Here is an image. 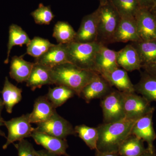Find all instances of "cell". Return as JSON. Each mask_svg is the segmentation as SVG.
Here are the masks:
<instances>
[{
	"label": "cell",
	"mask_w": 156,
	"mask_h": 156,
	"mask_svg": "<svg viewBox=\"0 0 156 156\" xmlns=\"http://www.w3.org/2000/svg\"><path fill=\"white\" fill-rule=\"evenodd\" d=\"M136 121L124 118L113 122L101 124L97 128L98 139L96 150L118 153L120 144L131 134Z\"/></svg>",
	"instance_id": "cell-1"
},
{
	"label": "cell",
	"mask_w": 156,
	"mask_h": 156,
	"mask_svg": "<svg viewBox=\"0 0 156 156\" xmlns=\"http://www.w3.org/2000/svg\"><path fill=\"white\" fill-rule=\"evenodd\" d=\"M97 73H98L80 68L70 62L51 68L53 84L68 87L80 97L84 87Z\"/></svg>",
	"instance_id": "cell-2"
},
{
	"label": "cell",
	"mask_w": 156,
	"mask_h": 156,
	"mask_svg": "<svg viewBox=\"0 0 156 156\" xmlns=\"http://www.w3.org/2000/svg\"><path fill=\"white\" fill-rule=\"evenodd\" d=\"M103 45H104L97 41L92 43L73 41L66 44L69 62L83 69L95 72L96 56Z\"/></svg>",
	"instance_id": "cell-3"
},
{
	"label": "cell",
	"mask_w": 156,
	"mask_h": 156,
	"mask_svg": "<svg viewBox=\"0 0 156 156\" xmlns=\"http://www.w3.org/2000/svg\"><path fill=\"white\" fill-rule=\"evenodd\" d=\"M98 13V35L97 41L105 45L113 43L121 17L111 3L108 1L100 4Z\"/></svg>",
	"instance_id": "cell-4"
},
{
	"label": "cell",
	"mask_w": 156,
	"mask_h": 156,
	"mask_svg": "<svg viewBox=\"0 0 156 156\" xmlns=\"http://www.w3.org/2000/svg\"><path fill=\"white\" fill-rule=\"evenodd\" d=\"M31 124L30 113L5 121L4 124L8 129V135L7 141L3 146V149H6L11 144L31 136L35 131V128L32 127Z\"/></svg>",
	"instance_id": "cell-5"
},
{
	"label": "cell",
	"mask_w": 156,
	"mask_h": 156,
	"mask_svg": "<svg viewBox=\"0 0 156 156\" xmlns=\"http://www.w3.org/2000/svg\"><path fill=\"white\" fill-rule=\"evenodd\" d=\"M100 105L104 123L113 122L125 118L122 93L119 90H112L101 98Z\"/></svg>",
	"instance_id": "cell-6"
},
{
	"label": "cell",
	"mask_w": 156,
	"mask_h": 156,
	"mask_svg": "<svg viewBox=\"0 0 156 156\" xmlns=\"http://www.w3.org/2000/svg\"><path fill=\"white\" fill-rule=\"evenodd\" d=\"M122 93L126 119L136 121L151 112L154 111L151 102L141 95L135 92Z\"/></svg>",
	"instance_id": "cell-7"
},
{
	"label": "cell",
	"mask_w": 156,
	"mask_h": 156,
	"mask_svg": "<svg viewBox=\"0 0 156 156\" xmlns=\"http://www.w3.org/2000/svg\"><path fill=\"white\" fill-rule=\"evenodd\" d=\"M37 125L35 131L57 138L66 139L69 135H77L72 124L56 112L47 121Z\"/></svg>",
	"instance_id": "cell-8"
},
{
	"label": "cell",
	"mask_w": 156,
	"mask_h": 156,
	"mask_svg": "<svg viewBox=\"0 0 156 156\" xmlns=\"http://www.w3.org/2000/svg\"><path fill=\"white\" fill-rule=\"evenodd\" d=\"M134 18L138 34L141 40L156 41V21L150 10L140 8Z\"/></svg>",
	"instance_id": "cell-9"
},
{
	"label": "cell",
	"mask_w": 156,
	"mask_h": 156,
	"mask_svg": "<svg viewBox=\"0 0 156 156\" xmlns=\"http://www.w3.org/2000/svg\"><path fill=\"white\" fill-rule=\"evenodd\" d=\"M98 13L97 9L84 16L76 33L75 42L92 43L97 41L98 35Z\"/></svg>",
	"instance_id": "cell-10"
},
{
	"label": "cell",
	"mask_w": 156,
	"mask_h": 156,
	"mask_svg": "<svg viewBox=\"0 0 156 156\" xmlns=\"http://www.w3.org/2000/svg\"><path fill=\"white\" fill-rule=\"evenodd\" d=\"M154 112H151L136 120L131 130V134L147 143V148L151 150L155 148L154 142L156 139L153 122Z\"/></svg>",
	"instance_id": "cell-11"
},
{
	"label": "cell",
	"mask_w": 156,
	"mask_h": 156,
	"mask_svg": "<svg viewBox=\"0 0 156 156\" xmlns=\"http://www.w3.org/2000/svg\"><path fill=\"white\" fill-rule=\"evenodd\" d=\"M112 87L102 76L97 73L84 87L80 97L87 103L93 99H101L112 90Z\"/></svg>",
	"instance_id": "cell-12"
},
{
	"label": "cell",
	"mask_w": 156,
	"mask_h": 156,
	"mask_svg": "<svg viewBox=\"0 0 156 156\" xmlns=\"http://www.w3.org/2000/svg\"><path fill=\"white\" fill-rule=\"evenodd\" d=\"M31 137L37 144L41 145L45 149L52 153L58 156H71L66 153L69 145L66 139L57 138L36 131L33 132Z\"/></svg>",
	"instance_id": "cell-13"
},
{
	"label": "cell",
	"mask_w": 156,
	"mask_h": 156,
	"mask_svg": "<svg viewBox=\"0 0 156 156\" xmlns=\"http://www.w3.org/2000/svg\"><path fill=\"white\" fill-rule=\"evenodd\" d=\"M141 41L137 31L134 17H121L115 34L114 43H132Z\"/></svg>",
	"instance_id": "cell-14"
},
{
	"label": "cell",
	"mask_w": 156,
	"mask_h": 156,
	"mask_svg": "<svg viewBox=\"0 0 156 156\" xmlns=\"http://www.w3.org/2000/svg\"><path fill=\"white\" fill-rule=\"evenodd\" d=\"M35 62L51 68L69 62L66 44H54L44 55L36 58Z\"/></svg>",
	"instance_id": "cell-15"
},
{
	"label": "cell",
	"mask_w": 156,
	"mask_h": 156,
	"mask_svg": "<svg viewBox=\"0 0 156 156\" xmlns=\"http://www.w3.org/2000/svg\"><path fill=\"white\" fill-rule=\"evenodd\" d=\"M117 63L127 72L140 70L142 64L139 54L131 44L117 51Z\"/></svg>",
	"instance_id": "cell-16"
},
{
	"label": "cell",
	"mask_w": 156,
	"mask_h": 156,
	"mask_svg": "<svg viewBox=\"0 0 156 156\" xmlns=\"http://www.w3.org/2000/svg\"><path fill=\"white\" fill-rule=\"evenodd\" d=\"M100 75L108 82L112 87H115L120 92H135L134 85L131 82L127 72L123 69L118 68L112 71Z\"/></svg>",
	"instance_id": "cell-17"
},
{
	"label": "cell",
	"mask_w": 156,
	"mask_h": 156,
	"mask_svg": "<svg viewBox=\"0 0 156 156\" xmlns=\"http://www.w3.org/2000/svg\"><path fill=\"white\" fill-rule=\"evenodd\" d=\"M56 112V108L46 95L40 96L35 100L33 110L30 113V121L31 123L37 124L43 122Z\"/></svg>",
	"instance_id": "cell-18"
},
{
	"label": "cell",
	"mask_w": 156,
	"mask_h": 156,
	"mask_svg": "<svg viewBox=\"0 0 156 156\" xmlns=\"http://www.w3.org/2000/svg\"><path fill=\"white\" fill-rule=\"evenodd\" d=\"M117 61V51L103 45L98 51L95 62V71L99 74L119 68Z\"/></svg>",
	"instance_id": "cell-19"
},
{
	"label": "cell",
	"mask_w": 156,
	"mask_h": 156,
	"mask_svg": "<svg viewBox=\"0 0 156 156\" xmlns=\"http://www.w3.org/2000/svg\"><path fill=\"white\" fill-rule=\"evenodd\" d=\"M23 55L14 56L10 62L9 75L17 83L26 82L35 64L24 60Z\"/></svg>",
	"instance_id": "cell-20"
},
{
	"label": "cell",
	"mask_w": 156,
	"mask_h": 156,
	"mask_svg": "<svg viewBox=\"0 0 156 156\" xmlns=\"http://www.w3.org/2000/svg\"><path fill=\"white\" fill-rule=\"evenodd\" d=\"M27 87L32 91L43 86L53 85L51 68L35 62L29 77L26 81Z\"/></svg>",
	"instance_id": "cell-21"
},
{
	"label": "cell",
	"mask_w": 156,
	"mask_h": 156,
	"mask_svg": "<svg viewBox=\"0 0 156 156\" xmlns=\"http://www.w3.org/2000/svg\"><path fill=\"white\" fill-rule=\"evenodd\" d=\"M0 92L6 111L9 114L12 113L14 106L22 99V89L12 84L6 76L2 90Z\"/></svg>",
	"instance_id": "cell-22"
},
{
	"label": "cell",
	"mask_w": 156,
	"mask_h": 156,
	"mask_svg": "<svg viewBox=\"0 0 156 156\" xmlns=\"http://www.w3.org/2000/svg\"><path fill=\"white\" fill-rule=\"evenodd\" d=\"M135 92L140 94L149 102H156V77L145 72L137 84L134 85Z\"/></svg>",
	"instance_id": "cell-23"
},
{
	"label": "cell",
	"mask_w": 156,
	"mask_h": 156,
	"mask_svg": "<svg viewBox=\"0 0 156 156\" xmlns=\"http://www.w3.org/2000/svg\"><path fill=\"white\" fill-rule=\"evenodd\" d=\"M31 40L27 33L22 27L17 24H11L9 27V41L7 44V57L4 61L5 64H8L9 61L10 53L12 48L14 46L22 47L23 45H27Z\"/></svg>",
	"instance_id": "cell-24"
},
{
	"label": "cell",
	"mask_w": 156,
	"mask_h": 156,
	"mask_svg": "<svg viewBox=\"0 0 156 156\" xmlns=\"http://www.w3.org/2000/svg\"><path fill=\"white\" fill-rule=\"evenodd\" d=\"M146 149L144 141L131 134L120 144L118 153L120 156H140Z\"/></svg>",
	"instance_id": "cell-25"
},
{
	"label": "cell",
	"mask_w": 156,
	"mask_h": 156,
	"mask_svg": "<svg viewBox=\"0 0 156 156\" xmlns=\"http://www.w3.org/2000/svg\"><path fill=\"white\" fill-rule=\"evenodd\" d=\"M131 44L139 54L142 67L156 61V41H141Z\"/></svg>",
	"instance_id": "cell-26"
},
{
	"label": "cell",
	"mask_w": 156,
	"mask_h": 156,
	"mask_svg": "<svg viewBox=\"0 0 156 156\" xmlns=\"http://www.w3.org/2000/svg\"><path fill=\"white\" fill-rule=\"evenodd\" d=\"M76 32L69 23L66 21H58L53 27V37L58 44H69L74 41Z\"/></svg>",
	"instance_id": "cell-27"
},
{
	"label": "cell",
	"mask_w": 156,
	"mask_h": 156,
	"mask_svg": "<svg viewBox=\"0 0 156 156\" xmlns=\"http://www.w3.org/2000/svg\"><path fill=\"white\" fill-rule=\"evenodd\" d=\"M75 95H76L75 92L68 87L57 86L54 88H49L46 95L56 108L64 104Z\"/></svg>",
	"instance_id": "cell-28"
},
{
	"label": "cell",
	"mask_w": 156,
	"mask_h": 156,
	"mask_svg": "<svg viewBox=\"0 0 156 156\" xmlns=\"http://www.w3.org/2000/svg\"><path fill=\"white\" fill-rule=\"evenodd\" d=\"M76 134L90 149L97 150L98 132L97 128L89 127L85 125H79L74 128Z\"/></svg>",
	"instance_id": "cell-29"
},
{
	"label": "cell",
	"mask_w": 156,
	"mask_h": 156,
	"mask_svg": "<svg viewBox=\"0 0 156 156\" xmlns=\"http://www.w3.org/2000/svg\"><path fill=\"white\" fill-rule=\"evenodd\" d=\"M54 44L48 39L35 37L27 45L26 53L34 58H38Z\"/></svg>",
	"instance_id": "cell-30"
},
{
	"label": "cell",
	"mask_w": 156,
	"mask_h": 156,
	"mask_svg": "<svg viewBox=\"0 0 156 156\" xmlns=\"http://www.w3.org/2000/svg\"><path fill=\"white\" fill-rule=\"evenodd\" d=\"M120 17H134L140 7L136 0H108Z\"/></svg>",
	"instance_id": "cell-31"
},
{
	"label": "cell",
	"mask_w": 156,
	"mask_h": 156,
	"mask_svg": "<svg viewBox=\"0 0 156 156\" xmlns=\"http://www.w3.org/2000/svg\"><path fill=\"white\" fill-rule=\"evenodd\" d=\"M30 14L35 23L40 25H49L55 17L50 6L44 5L42 3Z\"/></svg>",
	"instance_id": "cell-32"
},
{
	"label": "cell",
	"mask_w": 156,
	"mask_h": 156,
	"mask_svg": "<svg viewBox=\"0 0 156 156\" xmlns=\"http://www.w3.org/2000/svg\"><path fill=\"white\" fill-rule=\"evenodd\" d=\"M14 144L18 152V156H35L36 151L27 140L23 139Z\"/></svg>",
	"instance_id": "cell-33"
},
{
	"label": "cell",
	"mask_w": 156,
	"mask_h": 156,
	"mask_svg": "<svg viewBox=\"0 0 156 156\" xmlns=\"http://www.w3.org/2000/svg\"><path fill=\"white\" fill-rule=\"evenodd\" d=\"M139 7L141 8H144L151 10L154 7V0H136Z\"/></svg>",
	"instance_id": "cell-34"
},
{
	"label": "cell",
	"mask_w": 156,
	"mask_h": 156,
	"mask_svg": "<svg viewBox=\"0 0 156 156\" xmlns=\"http://www.w3.org/2000/svg\"><path fill=\"white\" fill-rule=\"evenodd\" d=\"M146 72L156 77V61L143 66Z\"/></svg>",
	"instance_id": "cell-35"
},
{
	"label": "cell",
	"mask_w": 156,
	"mask_h": 156,
	"mask_svg": "<svg viewBox=\"0 0 156 156\" xmlns=\"http://www.w3.org/2000/svg\"><path fill=\"white\" fill-rule=\"evenodd\" d=\"M35 156H58L55 154L52 153L47 150L36 151Z\"/></svg>",
	"instance_id": "cell-36"
},
{
	"label": "cell",
	"mask_w": 156,
	"mask_h": 156,
	"mask_svg": "<svg viewBox=\"0 0 156 156\" xmlns=\"http://www.w3.org/2000/svg\"><path fill=\"white\" fill-rule=\"evenodd\" d=\"M95 156H120L118 153L101 152L95 150Z\"/></svg>",
	"instance_id": "cell-37"
},
{
	"label": "cell",
	"mask_w": 156,
	"mask_h": 156,
	"mask_svg": "<svg viewBox=\"0 0 156 156\" xmlns=\"http://www.w3.org/2000/svg\"><path fill=\"white\" fill-rule=\"evenodd\" d=\"M140 156H156L155 149L151 150L148 148H146L144 152Z\"/></svg>",
	"instance_id": "cell-38"
},
{
	"label": "cell",
	"mask_w": 156,
	"mask_h": 156,
	"mask_svg": "<svg viewBox=\"0 0 156 156\" xmlns=\"http://www.w3.org/2000/svg\"><path fill=\"white\" fill-rule=\"evenodd\" d=\"M4 122H5V120L4 119H0V127L2 126H5L4 124ZM0 136H3V137H5V138H7L5 134L0 129Z\"/></svg>",
	"instance_id": "cell-39"
},
{
	"label": "cell",
	"mask_w": 156,
	"mask_h": 156,
	"mask_svg": "<svg viewBox=\"0 0 156 156\" xmlns=\"http://www.w3.org/2000/svg\"><path fill=\"white\" fill-rule=\"evenodd\" d=\"M4 107L5 106H4L2 99L0 97V119H4L2 116V113Z\"/></svg>",
	"instance_id": "cell-40"
},
{
	"label": "cell",
	"mask_w": 156,
	"mask_h": 156,
	"mask_svg": "<svg viewBox=\"0 0 156 156\" xmlns=\"http://www.w3.org/2000/svg\"><path fill=\"white\" fill-rule=\"evenodd\" d=\"M151 12L152 13L153 15H154L155 19L156 21V7H154L151 10Z\"/></svg>",
	"instance_id": "cell-41"
},
{
	"label": "cell",
	"mask_w": 156,
	"mask_h": 156,
	"mask_svg": "<svg viewBox=\"0 0 156 156\" xmlns=\"http://www.w3.org/2000/svg\"><path fill=\"white\" fill-rule=\"evenodd\" d=\"M98 1H99L100 4H104L107 2L108 0H98Z\"/></svg>",
	"instance_id": "cell-42"
},
{
	"label": "cell",
	"mask_w": 156,
	"mask_h": 156,
	"mask_svg": "<svg viewBox=\"0 0 156 156\" xmlns=\"http://www.w3.org/2000/svg\"><path fill=\"white\" fill-rule=\"evenodd\" d=\"M156 7V0H154V7Z\"/></svg>",
	"instance_id": "cell-43"
}]
</instances>
